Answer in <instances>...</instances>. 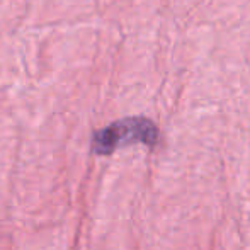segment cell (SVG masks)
<instances>
[{
    "instance_id": "cell-1",
    "label": "cell",
    "mask_w": 250,
    "mask_h": 250,
    "mask_svg": "<svg viewBox=\"0 0 250 250\" xmlns=\"http://www.w3.org/2000/svg\"><path fill=\"white\" fill-rule=\"evenodd\" d=\"M158 140V129L146 118H126L99 129L94 135L92 150L99 155H107L119 146L143 143L155 145Z\"/></svg>"
}]
</instances>
